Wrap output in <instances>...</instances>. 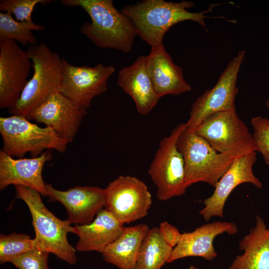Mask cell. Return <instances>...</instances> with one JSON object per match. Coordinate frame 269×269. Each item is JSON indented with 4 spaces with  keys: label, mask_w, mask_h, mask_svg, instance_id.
Wrapping results in <instances>:
<instances>
[{
    "label": "cell",
    "mask_w": 269,
    "mask_h": 269,
    "mask_svg": "<svg viewBox=\"0 0 269 269\" xmlns=\"http://www.w3.org/2000/svg\"><path fill=\"white\" fill-rule=\"evenodd\" d=\"M87 111L58 93L36 110L32 120L51 128L58 136L70 142L74 138Z\"/></svg>",
    "instance_id": "9a60e30c"
},
{
    "label": "cell",
    "mask_w": 269,
    "mask_h": 269,
    "mask_svg": "<svg viewBox=\"0 0 269 269\" xmlns=\"http://www.w3.org/2000/svg\"><path fill=\"white\" fill-rule=\"evenodd\" d=\"M124 227V224L103 209L91 223L72 226L71 233L79 238L75 249L80 252L96 251L102 253L121 235Z\"/></svg>",
    "instance_id": "ffe728a7"
},
{
    "label": "cell",
    "mask_w": 269,
    "mask_h": 269,
    "mask_svg": "<svg viewBox=\"0 0 269 269\" xmlns=\"http://www.w3.org/2000/svg\"><path fill=\"white\" fill-rule=\"evenodd\" d=\"M15 188L16 198L24 201L31 214L36 249L52 253L70 265L75 264L76 250L67 239L68 233H72L71 225L49 211L39 192L21 185H15Z\"/></svg>",
    "instance_id": "277c9868"
},
{
    "label": "cell",
    "mask_w": 269,
    "mask_h": 269,
    "mask_svg": "<svg viewBox=\"0 0 269 269\" xmlns=\"http://www.w3.org/2000/svg\"><path fill=\"white\" fill-rule=\"evenodd\" d=\"M43 25L35 23L20 22L14 19L12 14L0 12V39H11L26 46L37 44L36 39L32 30H43Z\"/></svg>",
    "instance_id": "cb8c5ba5"
},
{
    "label": "cell",
    "mask_w": 269,
    "mask_h": 269,
    "mask_svg": "<svg viewBox=\"0 0 269 269\" xmlns=\"http://www.w3.org/2000/svg\"><path fill=\"white\" fill-rule=\"evenodd\" d=\"M150 228L145 224L124 227L101 253L104 261L119 269H134L141 244Z\"/></svg>",
    "instance_id": "7402d4cb"
},
{
    "label": "cell",
    "mask_w": 269,
    "mask_h": 269,
    "mask_svg": "<svg viewBox=\"0 0 269 269\" xmlns=\"http://www.w3.org/2000/svg\"><path fill=\"white\" fill-rule=\"evenodd\" d=\"M251 124L257 151L261 154L266 164L269 166V119L256 116L252 119Z\"/></svg>",
    "instance_id": "4316f807"
},
{
    "label": "cell",
    "mask_w": 269,
    "mask_h": 269,
    "mask_svg": "<svg viewBox=\"0 0 269 269\" xmlns=\"http://www.w3.org/2000/svg\"><path fill=\"white\" fill-rule=\"evenodd\" d=\"M146 59L149 75L160 98L166 95H180L191 90L182 68L173 61L163 44L151 48Z\"/></svg>",
    "instance_id": "ac0fdd59"
},
{
    "label": "cell",
    "mask_w": 269,
    "mask_h": 269,
    "mask_svg": "<svg viewBox=\"0 0 269 269\" xmlns=\"http://www.w3.org/2000/svg\"><path fill=\"white\" fill-rule=\"evenodd\" d=\"M0 133L3 141L1 150L12 157H22L29 152L36 157L45 149L64 152L69 143L51 128L40 127L20 116L0 117Z\"/></svg>",
    "instance_id": "8992f818"
},
{
    "label": "cell",
    "mask_w": 269,
    "mask_h": 269,
    "mask_svg": "<svg viewBox=\"0 0 269 269\" xmlns=\"http://www.w3.org/2000/svg\"><path fill=\"white\" fill-rule=\"evenodd\" d=\"M49 0H1L0 10L13 14L15 20L20 22H33L31 14L38 4L51 2Z\"/></svg>",
    "instance_id": "484cf974"
},
{
    "label": "cell",
    "mask_w": 269,
    "mask_h": 269,
    "mask_svg": "<svg viewBox=\"0 0 269 269\" xmlns=\"http://www.w3.org/2000/svg\"><path fill=\"white\" fill-rule=\"evenodd\" d=\"M49 254L33 249L19 255L11 263L18 269H51L48 265Z\"/></svg>",
    "instance_id": "83f0119b"
},
{
    "label": "cell",
    "mask_w": 269,
    "mask_h": 269,
    "mask_svg": "<svg viewBox=\"0 0 269 269\" xmlns=\"http://www.w3.org/2000/svg\"><path fill=\"white\" fill-rule=\"evenodd\" d=\"M257 160L256 151H251L236 158L215 187L213 194L204 199V207L199 211L204 219L208 221L213 217H224L225 203L233 190L240 184L248 183L258 188L263 183L253 172Z\"/></svg>",
    "instance_id": "4fadbf2b"
},
{
    "label": "cell",
    "mask_w": 269,
    "mask_h": 269,
    "mask_svg": "<svg viewBox=\"0 0 269 269\" xmlns=\"http://www.w3.org/2000/svg\"><path fill=\"white\" fill-rule=\"evenodd\" d=\"M187 269H200L194 266H190Z\"/></svg>",
    "instance_id": "4dcf8cb0"
},
{
    "label": "cell",
    "mask_w": 269,
    "mask_h": 269,
    "mask_svg": "<svg viewBox=\"0 0 269 269\" xmlns=\"http://www.w3.org/2000/svg\"><path fill=\"white\" fill-rule=\"evenodd\" d=\"M49 150L31 158L14 159L0 151V189L10 185H21L39 192L43 196H49L42 172L45 163L51 160Z\"/></svg>",
    "instance_id": "2e32d148"
},
{
    "label": "cell",
    "mask_w": 269,
    "mask_h": 269,
    "mask_svg": "<svg viewBox=\"0 0 269 269\" xmlns=\"http://www.w3.org/2000/svg\"><path fill=\"white\" fill-rule=\"evenodd\" d=\"M186 123L177 125L170 134L163 137L148 169V173L157 188L156 197L160 201L184 195L185 168L183 156L177 141Z\"/></svg>",
    "instance_id": "52a82bcc"
},
{
    "label": "cell",
    "mask_w": 269,
    "mask_h": 269,
    "mask_svg": "<svg viewBox=\"0 0 269 269\" xmlns=\"http://www.w3.org/2000/svg\"><path fill=\"white\" fill-rule=\"evenodd\" d=\"M115 72L112 65L74 66L62 58L60 93L76 106L87 110L94 97L107 91L108 79Z\"/></svg>",
    "instance_id": "8fae6325"
},
{
    "label": "cell",
    "mask_w": 269,
    "mask_h": 269,
    "mask_svg": "<svg viewBox=\"0 0 269 269\" xmlns=\"http://www.w3.org/2000/svg\"><path fill=\"white\" fill-rule=\"evenodd\" d=\"M194 132L219 153L240 156L258 150L253 134L236 110L210 115Z\"/></svg>",
    "instance_id": "ba28073f"
},
{
    "label": "cell",
    "mask_w": 269,
    "mask_h": 269,
    "mask_svg": "<svg viewBox=\"0 0 269 269\" xmlns=\"http://www.w3.org/2000/svg\"><path fill=\"white\" fill-rule=\"evenodd\" d=\"M192 1L174 2L163 0H144L123 7L121 11L129 17L136 29L137 35L151 48L163 45L165 34L174 24L185 20L196 22L205 27V15L212 11L215 4L203 11L192 12Z\"/></svg>",
    "instance_id": "6da1fadb"
},
{
    "label": "cell",
    "mask_w": 269,
    "mask_h": 269,
    "mask_svg": "<svg viewBox=\"0 0 269 269\" xmlns=\"http://www.w3.org/2000/svg\"><path fill=\"white\" fill-rule=\"evenodd\" d=\"M105 189V209L123 224L147 215L152 197L146 185L139 178L121 175L110 182Z\"/></svg>",
    "instance_id": "30bf717a"
},
{
    "label": "cell",
    "mask_w": 269,
    "mask_h": 269,
    "mask_svg": "<svg viewBox=\"0 0 269 269\" xmlns=\"http://www.w3.org/2000/svg\"><path fill=\"white\" fill-rule=\"evenodd\" d=\"M237 225L232 222L215 221L204 224L190 232L182 234L181 239L172 250L167 263L188 257H201L211 261L217 256L213 241L218 235H235Z\"/></svg>",
    "instance_id": "e0dca14e"
},
{
    "label": "cell",
    "mask_w": 269,
    "mask_h": 269,
    "mask_svg": "<svg viewBox=\"0 0 269 269\" xmlns=\"http://www.w3.org/2000/svg\"><path fill=\"white\" fill-rule=\"evenodd\" d=\"M117 84L132 98L140 115L149 114L160 99L147 71L146 56L138 57L132 65L121 69Z\"/></svg>",
    "instance_id": "d6986e66"
},
{
    "label": "cell",
    "mask_w": 269,
    "mask_h": 269,
    "mask_svg": "<svg viewBox=\"0 0 269 269\" xmlns=\"http://www.w3.org/2000/svg\"><path fill=\"white\" fill-rule=\"evenodd\" d=\"M173 249L166 243L158 227L150 229L140 247L134 269H161L167 263Z\"/></svg>",
    "instance_id": "603a6c76"
},
{
    "label": "cell",
    "mask_w": 269,
    "mask_h": 269,
    "mask_svg": "<svg viewBox=\"0 0 269 269\" xmlns=\"http://www.w3.org/2000/svg\"><path fill=\"white\" fill-rule=\"evenodd\" d=\"M68 6H80L89 15L80 31L96 46L130 52L137 35L131 19L118 10L112 0H62Z\"/></svg>",
    "instance_id": "7a4b0ae2"
},
{
    "label": "cell",
    "mask_w": 269,
    "mask_h": 269,
    "mask_svg": "<svg viewBox=\"0 0 269 269\" xmlns=\"http://www.w3.org/2000/svg\"><path fill=\"white\" fill-rule=\"evenodd\" d=\"M31 60L17 42L0 39V108L13 107L28 82Z\"/></svg>",
    "instance_id": "7c38bea8"
},
{
    "label": "cell",
    "mask_w": 269,
    "mask_h": 269,
    "mask_svg": "<svg viewBox=\"0 0 269 269\" xmlns=\"http://www.w3.org/2000/svg\"><path fill=\"white\" fill-rule=\"evenodd\" d=\"M49 201L62 204L68 214L66 220L71 224L91 223L105 206V189L97 186H76L67 190H58L46 184Z\"/></svg>",
    "instance_id": "5bb4252c"
},
{
    "label": "cell",
    "mask_w": 269,
    "mask_h": 269,
    "mask_svg": "<svg viewBox=\"0 0 269 269\" xmlns=\"http://www.w3.org/2000/svg\"><path fill=\"white\" fill-rule=\"evenodd\" d=\"M36 249L34 239L26 234L13 232L0 235V263L11 262L19 255Z\"/></svg>",
    "instance_id": "d4e9b609"
},
{
    "label": "cell",
    "mask_w": 269,
    "mask_h": 269,
    "mask_svg": "<svg viewBox=\"0 0 269 269\" xmlns=\"http://www.w3.org/2000/svg\"><path fill=\"white\" fill-rule=\"evenodd\" d=\"M243 254L237 256L228 269H269V227L262 217L239 242Z\"/></svg>",
    "instance_id": "44dd1931"
},
{
    "label": "cell",
    "mask_w": 269,
    "mask_h": 269,
    "mask_svg": "<svg viewBox=\"0 0 269 269\" xmlns=\"http://www.w3.org/2000/svg\"><path fill=\"white\" fill-rule=\"evenodd\" d=\"M26 51L32 61L33 75L16 103L8 109L12 115L30 120L36 109L60 93L62 58L43 42L29 46Z\"/></svg>",
    "instance_id": "3957f363"
},
{
    "label": "cell",
    "mask_w": 269,
    "mask_h": 269,
    "mask_svg": "<svg viewBox=\"0 0 269 269\" xmlns=\"http://www.w3.org/2000/svg\"><path fill=\"white\" fill-rule=\"evenodd\" d=\"M158 228L166 243L172 248L176 247L182 236L178 229L167 221L161 222Z\"/></svg>",
    "instance_id": "f1b7e54d"
},
{
    "label": "cell",
    "mask_w": 269,
    "mask_h": 269,
    "mask_svg": "<svg viewBox=\"0 0 269 269\" xmlns=\"http://www.w3.org/2000/svg\"><path fill=\"white\" fill-rule=\"evenodd\" d=\"M177 145L184 159L186 188L200 182L215 187L234 160L240 156L218 152L204 139L186 127L180 134Z\"/></svg>",
    "instance_id": "5b68a950"
},
{
    "label": "cell",
    "mask_w": 269,
    "mask_h": 269,
    "mask_svg": "<svg viewBox=\"0 0 269 269\" xmlns=\"http://www.w3.org/2000/svg\"><path fill=\"white\" fill-rule=\"evenodd\" d=\"M265 104L267 108L269 110V98L268 100H267V101H266Z\"/></svg>",
    "instance_id": "f546056e"
},
{
    "label": "cell",
    "mask_w": 269,
    "mask_h": 269,
    "mask_svg": "<svg viewBox=\"0 0 269 269\" xmlns=\"http://www.w3.org/2000/svg\"><path fill=\"white\" fill-rule=\"evenodd\" d=\"M245 51L241 50L227 64L215 86L206 90L191 106L186 129L194 130L208 116L215 112L236 110L235 100L239 89L238 74L245 59Z\"/></svg>",
    "instance_id": "9c48e42d"
}]
</instances>
